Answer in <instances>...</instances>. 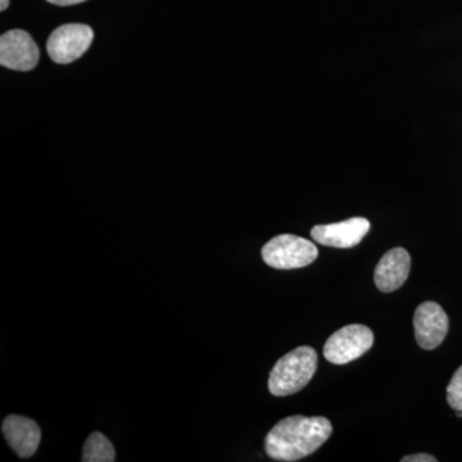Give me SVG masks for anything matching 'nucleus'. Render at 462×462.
<instances>
[{
  "mask_svg": "<svg viewBox=\"0 0 462 462\" xmlns=\"http://www.w3.org/2000/svg\"><path fill=\"white\" fill-rule=\"evenodd\" d=\"M331 431V422L322 416H289L264 438V451L273 460L298 461L318 451L329 439Z\"/></svg>",
  "mask_w": 462,
  "mask_h": 462,
  "instance_id": "f257e3e1",
  "label": "nucleus"
},
{
  "mask_svg": "<svg viewBox=\"0 0 462 462\" xmlns=\"http://www.w3.org/2000/svg\"><path fill=\"white\" fill-rule=\"evenodd\" d=\"M318 369V354L312 346H298L282 356L269 376V391L273 396L285 397L302 391Z\"/></svg>",
  "mask_w": 462,
  "mask_h": 462,
  "instance_id": "f03ea898",
  "label": "nucleus"
},
{
  "mask_svg": "<svg viewBox=\"0 0 462 462\" xmlns=\"http://www.w3.org/2000/svg\"><path fill=\"white\" fill-rule=\"evenodd\" d=\"M261 256L266 264L276 270L302 269L314 263L319 256V249L310 240L282 234L263 245Z\"/></svg>",
  "mask_w": 462,
  "mask_h": 462,
  "instance_id": "7ed1b4c3",
  "label": "nucleus"
},
{
  "mask_svg": "<svg viewBox=\"0 0 462 462\" xmlns=\"http://www.w3.org/2000/svg\"><path fill=\"white\" fill-rule=\"evenodd\" d=\"M373 345L372 329L365 325L352 324L336 331L327 340L324 356L331 364L346 365L366 354Z\"/></svg>",
  "mask_w": 462,
  "mask_h": 462,
  "instance_id": "20e7f679",
  "label": "nucleus"
},
{
  "mask_svg": "<svg viewBox=\"0 0 462 462\" xmlns=\"http://www.w3.org/2000/svg\"><path fill=\"white\" fill-rule=\"evenodd\" d=\"M94 32L84 23H66L51 33L47 42L48 54L58 65H69L89 50Z\"/></svg>",
  "mask_w": 462,
  "mask_h": 462,
  "instance_id": "39448f33",
  "label": "nucleus"
},
{
  "mask_svg": "<svg viewBox=\"0 0 462 462\" xmlns=\"http://www.w3.org/2000/svg\"><path fill=\"white\" fill-rule=\"evenodd\" d=\"M39 48L23 30H11L0 36V65L14 71H32L39 62Z\"/></svg>",
  "mask_w": 462,
  "mask_h": 462,
  "instance_id": "423d86ee",
  "label": "nucleus"
},
{
  "mask_svg": "<svg viewBox=\"0 0 462 462\" xmlns=\"http://www.w3.org/2000/svg\"><path fill=\"white\" fill-rule=\"evenodd\" d=\"M448 316L438 303L424 302L416 309L413 328L416 342L422 349L430 351L442 345L448 333Z\"/></svg>",
  "mask_w": 462,
  "mask_h": 462,
  "instance_id": "0eeeda50",
  "label": "nucleus"
},
{
  "mask_svg": "<svg viewBox=\"0 0 462 462\" xmlns=\"http://www.w3.org/2000/svg\"><path fill=\"white\" fill-rule=\"evenodd\" d=\"M369 230V220L364 217H354L342 223L316 225L312 227L311 236L319 245L346 249L360 245Z\"/></svg>",
  "mask_w": 462,
  "mask_h": 462,
  "instance_id": "6e6552de",
  "label": "nucleus"
},
{
  "mask_svg": "<svg viewBox=\"0 0 462 462\" xmlns=\"http://www.w3.org/2000/svg\"><path fill=\"white\" fill-rule=\"evenodd\" d=\"M2 431L9 447L21 458H29L38 451L42 430L32 419L9 415L3 420Z\"/></svg>",
  "mask_w": 462,
  "mask_h": 462,
  "instance_id": "1a4fd4ad",
  "label": "nucleus"
},
{
  "mask_svg": "<svg viewBox=\"0 0 462 462\" xmlns=\"http://www.w3.org/2000/svg\"><path fill=\"white\" fill-rule=\"evenodd\" d=\"M411 269V257L403 248H393L388 251L376 264L374 281L376 288L383 293H392L402 287L409 278Z\"/></svg>",
  "mask_w": 462,
  "mask_h": 462,
  "instance_id": "9d476101",
  "label": "nucleus"
},
{
  "mask_svg": "<svg viewBox=\"0 0 462 462\" xmlns=\"http://www.w3.org/2000/svg\"><path fill=\"white\" fill-rule=\"evenodd\" d=\"M115 458V447L105 434L94 431L85 440L81 458L84 462H112Z\"/></svg>",
  "mask_w": 462,
  "mask_h": 462,
  "instance_id": "9b49d317",
  "label": "nucleus"
},
{
  "mask_svg": "<svg viewBox=\"0 0 462 462\" xmlns=\"http://www.w3.org/2000/svg\"><path fill=\"white\" fill-rule=\"evenodd\" d=\"M447 402L455 411H462V366L456 370L447 387Z\"/></svg>",
  "mask_w": 462,
  "mask_h": 462,
  "instance_id": "f8f14e48",
  "label": "nucleus"
},
{
  "mask_svg": "<svg viewBox=\"0 0 462 462\" xmlns=\"http://www.w3.org/2000/svg\"><path fill=\"white\" fill-rule=\"evenodd\" d=\"M402 462H437V458L434 456L428 454H418V455H410L403 457Z\"/></svg>",
  "mask_w": 462,
  "mask_h": 462,
  "instance_id": "ddd939ff",
  "label": "nucleus"
},
{
  "mask_svg": "<svg viewBox=\"0 0 462 462\" xmlns=\"http://www.w3.org/2000/svg\"><path fill=\"white\" fill-rule=\"evenodd\" d=\"M47 2L54 5H60V7H66V5H79V3L87 2V0H47Z\"/></svg>",
  "mask_w": 462,
  "mask_h": 462,
  "instance_id": "4468645a",
  "label": "nucleus"
},
{
  "mask_svg": "<svg viewBox=\"0 0 462 462\" xmlns=\"http://www.w3.org/2000/svg\"><path fill=\"white\" fill-rule=\"evenodd\" d=\"M8 5L9 0H2V2H0V11H5V9L8 8Z\"/></svg>",
  "mask_w": 462,
  "mask_h": 462,
  "instance_id": "2eb2a0df",
  "label": "nucleus"
},
{
  "mask_svg": "<svg viewBox=\"0 0 462 462\" xmlns=\"http://www.w3.org/2000/svg\"><path fill=\"white\" fill-rule=\"evenodd\" d=\"M456 415H457L458 418H462V411H456Z\"/></svg>",
  "mask_w": 462,
  "mask_h": 462,
  "instance_id": "dca6fc26",
  "label": "nucleus"
}]
</instances>
